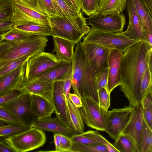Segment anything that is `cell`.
I'll return each instance as SVG.
<instances>
[{"mask_svg": "<svg viewBox=\"0 0 152 152\" xmlns=\"http://www.w3.org/2000/svg\"><path fill=\"white\" fill-rule=\"evenodd\" d=\"M81 44L89 61L95 70L97 77L102 71L108 68L111 50L94 44L82 42Z\"/></svg>", "mask_w": 152, "mask_h": 152, "instance_id": "cell-15", "label": "cell"}, {"mask_svg": "<svg viewBox=\"0 0 152 152\" xmlns=\"http://www.w3.org/2000/svg\"><path fill=\"white\" fill-rule=\"evenodd\" d=\"M7 124H6L5 123L0 121V126H3L4 125H5Z\"/></svg>", "mask_w": 152, "mask_h": 152, "instance_id": "cell-57", "label": "cell"}, {"mask_svg": "<svg viewBox=\"0 0 152 152\" xmlns=\"http://www.w3.org/2000/svg\"><path fill=\"white\" fill-rule=\"evenodd\" d=\"M31 107L37 119L51 117L54 111L51 102L41 96L35 95L31 94Z\"/></svg>", "mask_w": 152, "mask_h": 152, "instance_id": "cell-23", "label": "cell"}, {"mask_svg": "<svg viewBox=\"0 0 152 152\" xmlns=\"http://www.w3.org/2000/svg\"><path fill=\"white\" fill-rule=\"evenodd\" d=\"M87 19L88 24L91 26V28L106 32H122L126 24L125 17L123 13L95 14Z\"/></svg>", "mask_w": 152, "mask_h": 152, "instance_id": "cell-8", "label": "cell"}, {"mask_svg": "<svg viewBox=\"0 0 152 152\" xmlns=\"http://www.w3.org/2000/svg\"><path fill=\"white\" fill-rule=\"evenodd\" d=\"M143 118V108L140 103L133 107L129 120L121 134L133 143L137 152H140Z\"/></svg>", "mask_w": 152, "mask_h": 152, "instance_id": "cell-13", "label": "cell"}, {"mask_svg": "<svg viewBox=\"0 0 152 152\" xmlns=\"http://www.w3.org/2000/svg\"><path fill=\"white\" fill-rule=\"evenodd\" d=\"M108 152L106 147L101 144L84 145L72 142L70 152Z\"/></svg>", "mask_w": 152, "mask_h": 152, "instance_id": "cell-31", "label": "cell"}, {"mask_svg": "<svg viewBox=\"0 0 152 152\" xmlns=\"http://www.w3.org/2000/svg\"><path fill=\"white\" fill-rule=\"evenodd\" d=\"M76 45L72 61L74 92L81 98L84 94L99 104L96 72L88 61L81 41Z\"/></svg>", "mask_w": 152, "mask_h": 152, "instance_id": "cell-2", "label": "cell"}, {"mask_svg": "<svg viewBox=\"0 0 152 152\" xmlns=\"http://www.w3.org/2000/svg\"><path fill=\"white\" fill-rule=\"evenodd\" d=\"M143 109L152 104V89H150L141 100V103Z\"/></svg>", "mask_w": 152, "mask_h": 152, "instance_id": "cell-48", "label": "cell"}, {"mask_svg": "<svg viewBox=\"0 0 152 152\" xmlns=\"http://www.w3.org/2000/svg\"><path fill=\"white\" fill-rule=\"evenodd\" d=\"M72 142L84 145L101 144L96 140L82 134L74 133L70 137Z\"/></svg>", "mask_w": 152, "mask_h": 152, "instance_id": "cell-41", "label": "cell"}, {"mask_svg": "<svg viewBox=\"0 0 152 152\" xmlns=\"http://www.w3.org/2000/svg\"><path fill=\"white\" fill-rule=\"evenodd\" d=\"M60 61L56 55L44 51L33 56L26 62L24 82L37 79Z\"/></svg>", "mask_w": 152, "mask_h": 152, "instance_id": "cell-7", "label": "cell"}, {"mask_svg": "<svg viewBox=\"0 0 152 152\" xmlns=\"http://www.w3.org/2000/svg\"><path fill=\"white\" fill-rule=\"evenodd\" d=\"M53 83L35 79L31 81L24 82L18 90L30 94L41 96L52 103Z\"/></svg>", "mask_w": 152, "mask_h": 152, "instance_id": "cell-19", "label": "cell"}, {"mask_svg": "<svg viewBox=\"0 0 152 152\" xmlns=\"http://www.w3.org/2000/svg\"><path fill=\"white\" fill-rule=\"evenodd\" d=\"M73 5L76 12L79 15H83L81 12V0H69Z\"/></svg>", "mask_w": 152, "mask_h": 152, "instance_id": "cell-52", "label": "cell"}, {"mask_svg": "<svg viewBox=\"0 0 152 152\" xmlns=\"http://www.w3.org/2000/svg\"><path fill=\"white\" fill-rule=\"evenodd\" d=\"M143 35L145 42L152 46V32L148 30L143 31Z\"/></svg>", "mask_w": 152, "mask_h": 152, "instance_id": "cell-53", "label": "cell"}, {"mask_svg": "<svg viewBox=\"0 0 152 152\" xmlns=\"http://www.w3.org/2000/svg\"><path fill=\"white\" fill-rule=\"evenodd\" d=\"M22 92L18 90L0 96V106L20 95Z\"/></svg>", "mask_w": 152, "mask_h": 152, "instance_id": "cell-45", "label": "cell"}, {"mask_svg": "<svg viewBox=\"0 0 152 152\" xmlns=\"http://www.w3.org/2000/svg\"><path fill=\"white\" fill-rule=\"evenodd\" d=\"M99 105L104 109L108 110L110 105V94L104 88L98 90Z\"/></svg>", "mask_w": 152, "mask_h": 152, "instance_id": "cell-40", "label": "cell"}, {"mask_svg": "<svg viewBox=\"0 0 152 152\" xmlns=\"http://www.w3.org/2000/svg\"><path fill=\"white\" fill-rule=\"evenodd\" d=\"M29 125L7 124L0 126V137H8L27 131L31 128Z\"/></svg>", "mask_w": 152, "mask_h": 152, "instance_id": "cell-28", "label": "cell"}, {"mask_svg": "<svg viewBox=\"0 0 152 152\" xmlns=\"http://www.w3.org/2000/svg\"><path fill=\"white\" fill-rule=\"evenodd\" d=\"M48 41L46 36L31 35L12 47L0 58V69L12 61L27 56L44 52Z\"/></svg>", "mask_w": 152, "mask_h": 152, "instance_id": "cell-3", "label": "cell"}, {"mask_svg": "<svg viewBox=\"0 0 152 152\" xmlns=\"http://www.w3.org/2000/svg\"><path fill=\"white\" fill-rule=\"evenodd\" d=\"M103 0H81V10L88 17L95 14Z\"/></svg>", "mask_w": 152, "mask_h": 152, "instance_id": "cell-36", "label": "cell"}, {"mask_svg": "<svg viewBox=\"0 0 152 152\" xmlns=\"http://www.w3.org/2000/svg\"><path fill=\"white\" fill-rule=\"evenodd\" d=\"M62 134L55 133L53 135L54 142L55 146V151L61 152V139Z\"/></svg>", "mask_w": 152, "mask_h": 152, "instance_id": "cell-51", "label": "cell"}, {"mask_svg": "<svg viewBox=\"0 0 152 152\" xmlns=\"http://www.w3.org/2000/svg\"><path fill=\"white\" fill-rule=\"evenodd\" d=\"M133 107L129 106L109 111L104 131L110 138L116 139L126 125Z\"/></svg>", "mask_w": 152, "mask_h": 152, "instance_id": "cell-12", "label": "cell"}, {"mask_svg": "<svg viewBox=\"0 0 152 152\" xmlns=\"http://www.w3.org/2000/svg\"><path fill=\"white\" fill-rule=\"evenodd\" d=\"M143 115L144 121L152 130V104L145 109L143 108Z\"/></svg>", "mask_w": 152, "mask_h": 152, "instance_id": "cell-44", "label": "cell"}, {"mask_svg": "<svg viewBox=\"0 0 152 152\" xmlns=\"http://www.w3.org/2000/svg\"><path fill=\"white\" fill-rule=\"evenodd\" d=\"M69 98L76 107L80 108L82 106L83 103L81 98L76 94L70 93Z\"/></svg>", "mask_w": 152, "mask_h": 152, "instance_id": "cell-49", "label": "cell"}, {"mask_svg": "<svg viewBox=\"0 0 152 152\" xmlns=\"http://www.w3.org/2000/svg\"><path fill=\"white\" fill-rule=\"evenodd\" d=\"M123 52L114 49L110 51L108 63V89L110 94L121 84V62Z\"/></svg>", "mask_w": 152, "mask_h": 152, "instance_id": "cell-17", "label": "cell"}, {"mask_svg": "<svg viewBox=\"0 0 152 152\" xmlns=\"http://www.w3.org/2000/svg\"><path fill=\"white\" fill-rule=\"evenodd\" d=\"M26 62L0 77V96L18 90L24 81Z\"/></svg>", "mask_w": 152, "mask_h": 152, "instance_id": "cell-16", "label": "cell"}, {"mask_svg": "<svg viewBox=\"0 0 152 152\" xmlns=\"http://www.w3.org/2000/svg\"><path fill=\"white\" fill-rule=\"evenodd\" d=\"M139 18L143 31L152 32V12L146 0H132Z\"/></svg>", "mask_w": 152, "mask_h": 152, "instance_id": "cell-24", "label": "cell"}, {"mask_svg": "<svg viewBox=\"0 0 152 152\" xmlns=\"http://www.w3.org/2000/svg\"><path fill=\"white\" fill-rule=\"evenodd\" d=\"M32 127L43 132L47 131L59 133L71 136L74 132L62 125L57 117H48L35 120L31 125Z\"/></svg>", "mask_w": 152, "mask_h": 152, "instance_id": "cell-22", "label": "cell"}, {"mask_svg": "<svg viewBox=\"0 0 152 152\" xmlns=\"http://www.w3.org/2000/svg\"><path fill=\"white\" fill-rule=\"evenodd\" d=\"M13 0H0V21L12 20Z\"/></svg>", "mask_w": 152, "mask_h": 152, "instance_id": "cell-35", "label": "cell"}, {"mask_svg": "<svg viewBox=\"0 0 152 152\" xmlns=\"http://www.w3.org/2000/svg\"><path fill=\"white\" fill-rule=\"evenodd\" d=\"M82 106L79 108L84 123L97 131L104 130L109 111L101 107L92 98L83 94Z\"/></svg>", "mask_w": 152, "mask_h": 152, "instance_id": "cell-5", "label": "cell"}, {"mask_svg": "<svg viewBox=\"0 0 152 152\" xmlns=\"http://www.w3.org/2000/svg\"><path fill=\"white\" fill-rule=\"evenodd\" d=\"M12 10L15 24L32 23L50 26L48 17L33 9L25 1H13Z\"/></svg>", "mask_w": 152, "mask_h": 152, "instance_id": "cell-11", "label": "cell"}, {"mask_svg": "<svg viewBox=\"0 0 152 152\" xmlns=\"http://www.w3.org/2000/svg\"><path fill=\"white\" fill-rule=\"evenodd\" d=\"M97 84L98 90L104 88L108 91V69L102 71L97 76Z\"/></svg>", "mask_w": 152, "mask_h": 152, "instance_id": "cell-42", "label": "cell"}, {"mask_svg": "<svg viewBox=\"0 0 152 152\" xmlns=\"http://www.w3.org/2000/svg\"><path fill=\"white\" fill-rule=\"evenodd\" d=\"M72 62L60 61L58 64L42 75L37 79L53 83L57 81H64L72 74Z\"/></svg>", "mask_w": 152, "mask_h": 152, "instance_id": "cell-20", "label": "cell"}, {"mask_svg": "<svg viewBox=\"0 0 152 152\" xmlns=\"http://www.w3.org/2000/svg\"><path fill=\"white\" fill-rule=\"evenodd\" d=\"M152 67L149 65L146 69L141 81L140 94L141 100L147 92L152 89Z\"/></svg>", "mask_w": 152, "mask_h": 152, "instance_id": "cell-33", "label": "cell"}, {"mask_svg": "<svg viewBox=\"0 0 152 152\" xmlns=\"http://www.w3.org/2000/svg\"><path fill=\"white\" fill-rule=\"evenodd\" d=\"M31 35L12 28L8 31L0 34L3 39L5 41L12 44L18 43Z\"/></svg>", "mask_w": 152, "mask_h": 152, "instance_id": "cell-30", "label": "cell"}, {"mask_svg": "<svg viewBox=\"0 0 152 152\" xmlns=\"http://www.w3.org/2000/svg\"><path fill=\"white\" fill-rule=\"evenodd\" d=\"M4 41L0 35V43Z\"/></svg>", "mask_w": 152, "mask_h": 152, "instance_id": "cell-58", "label": "cell"}, {"mask_svg": "<svg viewBox=\"0 0 152 152\" xmlns=\"http://www.w3.org/2000/svg\"><path fill=\"white\" fill-rule=\"evenodd\" d=\"M14 24L12 20L0 21V34L10 30L13 28Z\"/></svg>", "mask_w": 152, "mask_h": 152, "instance_id": "cell-47", "label": "cell"}, {"mask_svg": "<svg viewBox=\"0 0 152 152\" xmlns=\"http://www.w3.org/2000/svg\"><path fill=\"white\" fill-rule=\"evenodd\" d=\"M140 152H152V130L143 120Z\"/></svg>", "mask_w": 152, "mask_h": 152, "instance_id": "cell-32", "label": "cell"}, {"mask_svg": "<svg viewBox=\"0 0 152 152\" xmlns=\"http://www.w3.org/2000/svg\"><path fill=\"white\" fill-rule=\"evenodd\" d=\"M152 46L140 41L123 53L121 62L120 90L127 99L129 106L137 107L140 103V85L147 67H152Z\"/></svg>", "mask_w": 152, "mask_h": 152, "instance_id": "cell-1", "label": "cell"}, {"mask_svg": "<svg viewBox=\"0 0 152 152\" xmlns=\"http://www.w3.org/2000/svg\"><path fill=\"white\" fill-rule=\"evenodd\" d=\"M112 144L119 152H137L132 142L122 134L115 140Z\"/></svg>", "mask_w": 152, "mask_h": 152, "instance_id": "cell-29", "label": "cell"}, {"mask_svg": "<svg viewBox=\"0 0 152 152\" xmlns=\"http://www.w3.org/2000/svg\"><path fill=\"white\" fill-rule=\"evenodd\" d=\"M126 8L129 16V23L126 30L121 33L130 39L145 42L140 20L132 0H127Z\"/></svg>", "mask_w": 152, "mask_h": 152, "instance_id": "cell-18", "label": "cell"}, {"mask_svg": "<svg viewBox=\"0 0 152 152\" xmlns=\"http://www.w3.org/2000/svg\"><path fill=\"white\" fill-rule=\"evenodd\" d=\"M72 73L64 81L63 91L66 104L69 99V95L72 85Z\"/></svg>", "mask_w": 152, "mask_h": 152, "instance_id": "cell-46", "label": "cell"}, {"mask_svg": "<svg viewBox=\"0 0 152 152\" xmlns=\"http://www.w3.org/2000/svg\"><path fill=\"white\" fill-rule=\"evenodd\" d=\"M66 105L74 133L82 134L84 132L85 126L79 108L76 107L69 99L66 103Z\"/></svg>", "mask_w": 152, "mask_h": 152, "instance_id": "cell-26", "label": "cell"}, {"mask_svg": "<svg viewBox=\"0 0 152 152\" xmlns=\"http://www.w3.org/2000/svg\"><path fill=\"white\" fill-rule=\"evenodd\" d=\"M32 56H27L13 61L0 69V77L17 68L23 64L27 62Z\"/></svg>", "mask_w": 152, "mask_h": 152, "instance_id": "cell-37", "label": "cell"}, {"mask_svg": "<svg viewBox=\"0 0 152 152\" xmlns=\"http://www.w3.org/2000/svg\"><path fill=\"white\" fill-rule=\"evenodd\" d=\"M140 41L130 39L121 33L104 32L91 28L84 36L82 42L96 44L111 50L116 49L123 52Z\"/></svg>", "mask_w": 152, "mask_h": 152, "instance_id": "cell-4", "label": "cell"}, {"mask_svg": "<svg viewBox=\"0 0 152 152\" xmlns=\"http://www.w3.org/2000/svg\"><path fill=\"white\" fill-rule=\"evenodd\" d=\"M0 152H15L9 145L4 142L0 140Z\"/></svg>", "mask_w": 152, "mask_h": 152, "instance_id": "cell-54", "label": "cell"}, {"mask_svg": "<svg viewBox=\"0 0 152 152\" xmlns=\"http://www.w3.org/2000/svg\"><path fill=\"white\" fill-rule=\"evenodd\" d=\"M51 36L76 42L81 41L88 32L70 22L66 18L57 16L48 17Z\"/></svg>", "mask_w": 152, "mask_h": 152, "instance_id": "cell-9", "label": "cell"}, {"mask_svg": "<svg viewBox=\"0 0 152 152\" xmlns=\"http://www.w3.org/2000/svg\"><path fill=\"white\" fill-rule=\"evenodd\" d=\"M14 28L30 35L47 36H51V28L48 26L32 23L15 24Z\"/></svg>", "mask_w": 152, "mask_h": 152, "instance_id": "cell-25", "label": "cell"}, {"mask_svg": "<svg viewBox=\"0 0 152 152\" xmlns=\"http://www.w3.org/2000/svg\"><path fill=\"white\" fill-rule=\"evenodd\" d=\"M12 44L4 41L0 43V58L12 46Z\"/></svg>", "mask_w": 152, "mask_h": 152, "instance_id": "cell-50", "label": "cell"}, {"mask_svg": "<svg viewBox=\"0 0 152 152\" xmlns=\"http://www.w3.org/2000/svg\"><path fill=\"white\" fill-rule=\"evenodd\" d=\"M61 152H70L72 145L70 137L62 134L61 139Z\"/></svg>", "mask_w": 152, "mask_h": 152, "instance_id": "cell-43", "label": "cell"}, {"mask_svg": "<svg viewBox=\"0 0 152 152\" xmlns=\"http://www.w3.org/2000/svg\"><path fill=\"white\" fill-rule=\"evenodd\" d=\"M46 140V135L43 131L32 127L3 139L15 152H25L38 148L45 144Z\"/></svg>", "mask_w": 152, "mask_h": 152, "instance_id": "cell-6", "label": "cell"}, {"mask_svg": "<svg viewBox=\"0 0 152 152\" xmlns=\"http://www.w3.org/2000/svg\"><path fill=\"white\" fill-rule=\"evenodd\" d=\"M36 0L38 6L48 17L56 16L51 0Z\"/></svg>", "mask_w": 152, "mask_h": 152, "instance_id": "cell-39", "label": "cell"}, {"mask_svg": "<svg viewBox=\"0 0 152 152\" xmlns=\"http://www.w3.org/2000/svg\"><path fill=\"white\" fill-rule=\"evenodd\" d=\"M64 83V81L59 80L53 83L52 103L60 123L74 132L63 94Z\"/></svg>", "mask_w": 152, "mask_h": 152, "instance_id": "cell-14", "label": "cell"}, {"mask_svg": "<svg viewBox=\"0 0 152 152\" xmlns=\"http://www.w3.org/2000/svg\"><path fill=\"white\" fill-rule=\"evenodd\" d=\"M149 7L151 10L152 12V0H146Z\"/></svg>", "mask_w": 152, "mask_h": 152, "instance_id": "cell-56", "label": "cell"}, {"mask_svg": "<svg viewBox=\"0 0 152 152\" xmlns=\"http://www.w3.org/2000/svg\"><path fill=\"white\" fill-rule=\"evenodd\" d=\"M0 121L7 124L26 125L8 111L1 107H0Z\"/></svg>", "mask_w": 152, "mask_h": 152, "instance_id": "cell-38", "label": "cell"}, {"mask_svg": "<svg viewBox=\"0 0 152 152\" xmlns=\"http://www.w3.org/2000/svg\"><path fill=\"white\" fill-rule=\"evenodd\" d=\"M13 1H23V0H13Z\"/></svg>", "mask_w": 152, "mask_h": 152, "instance_id": "cell-59", "label": "cell"}, {"mask_svg": "<svg viewBox=\"0 0 152 152\" xmlns=\"http://www.w3.org/2000/svg\"><path fill=\"white\" fill-rule=\"evenodd\" d=\"M66 2L67 4L73 10H74L75 11L74 7L73 6V5L71 3L70 1L69 0H64Z\"/></svg>", "mask_w": 152, "mask_h": 152, "instance_id": "cell-55", "label": "cell"}, {"mask_svg": "<svg viewBox=\"0 0 152 152\" xmlns=\"http://www.w3.org/2000/svg\"><path fill=\"white\" fill-rule=\"evenodd\" d=\"M53 52L60 61L72 62L76 42L62 38L54 37Z\"/></svg>", "mask_w": 152, "mask_h": 152, "instance_id": "cell-21", "label": "cell"}, {"mask_svg": "<svg viewBox=\"0 0 152 152\" xmlns=\"http://www.w3.org/2000/svg\"><path fill=\"white\" fill-rule=\"evenodd\" d=\"M82 134L94 139L104 145L107 149L108 152H119L112 144L110 142L97 131L88 130L85 132H84Z\"/></svg>", "mask_w": 152, "mask_h": 152, "instance_id": "cell-34", "label": "cell"}, {"mask_svg": "<svg viewBox=\"0 0 152 152\" xmlns=\"http://www.w3.org/2000/svg\"><path fill=\"white\" fill-rule=\"evenodd\" d=\"M8 111L23 124L31 125L36 119L31 107V94L22 93L0 106Z\"/></svg>", "mask_w": 152, "mask_h": 152, "instance_id": "cell-10", "label": "cell"}, {"mask_svg": "<svg viewBox=\"0 0 152 152\" xmlns=\"http://www.w3.org/2000/svg\"><path fill=\"white\" fill-rule=\"evenodd\" d=\"M127 1V0H103L95 14L110 12L123 13L126 7Z\"/></svg>", "mask_w": 152, "mask_h": 152, "instance_id": "cell-27", "label": "cell"}]
</instances>
